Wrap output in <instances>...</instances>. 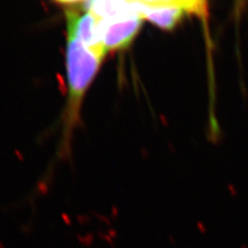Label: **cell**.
Listing matches in <instances>:
<instances>
[{
    "label": "cell",
    "mask_w": 248,
    "mask_h": 248,
    "mask_svg": "<svg viewBox=\"0 0 248 248\" xmlns=\"http://www.w3.org/2000/svg\"><path fill=\"white\" fill-rule=\"evenodd\" d=\"M103 58L86 48L72 34L66 32L65 68L68 98L64 114L62 150H68L74 129L79 120L84 97L97 76Z\"/></svg>",
    "instance_id": "cell-1"
},
{
    "label": "cell",
    "mask_w": 248,
    "mask_h": 248,
    "mask_svg": "<svg viewBox=\"0 0 248 248\" xmlns=\"http://www.w3.org/2000/svg\"><path fill=\"white\" fill-rule=\"evenodd\" d=\"M131 16L148 20L159 29L171 30L185 15H196L204 18L208 16V5L199 0H141L126 1Z\"/></svg>",
    "instance_id": "cell-2"
},
{
    "label": "cell",
    "mask_w": 248,
    "mask_h": 248,
    "mask_svg": "<svg viewBox=\"0 0 248 248\" xmlns=\"http://www.w3.org/2000/svg\"><path fill=\"white\" fill-rule=\"evenodd\" d=\"M142 22L141 17L132 16L110 20L99 18V35L107 53L128 47L139 33Z\"/></svg>",
    "instance_id": "cell-3"
}]
</instances>
